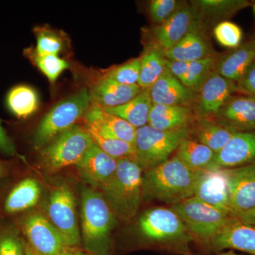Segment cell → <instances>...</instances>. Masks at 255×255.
Instances as JSON below:
<instances>
[{
	"instance_id": "1",
	"label": "cell",
	"mask_w": 255,
	"mask_h": 255,
	"mask_svg": "<svg viewBox=\"0 0 255 255\" xmlns=\"http://www.w3.org/2000/svg\"><path fill=\"white\" fill-rule=\"evenodd\" d=\"M203 170H194L176 156L142 176V196L174 205L193 197Z\"/></svg>"
},
{
	"instance_id": "2",
	"label": "cell",
	"mask_w": 255,
	"mask_h": 255,
	"mask_svg": "<svg viewBox=\"0 0 255 255\" xmlns=\"http://www.w3.org/2000/svg\"><path fill=\"white\" fill-rule=\"evenodd\" d=\"M142 176V169L135 159L117 160L113 176L100 187L116 217L124 221L135 217L141 203Z\"/></svg>"
},
{
	"instance_id": "3",
	"label": "cell",
	"mask_w": 255,
	"mask_h": 255,
	"mask_svg": "<svg viewBox=\"0 0 255 255\" xmlns=\"http://www.w3.org/2000/svg\"><path fill=\"white\" fill-rule=\"evenodd\" d=\"M82 237L89 253L107 255L116 216L105 198L95 189L85 188L82 192Z\"/></svg>"
},
{
	"instance_id": "4",
	"label": "cell",
	"mask_w": 255,
	"mask_h": 255,
	"mask_svg": "<svg viewBox=\"0 0 255 255\" xmlns=\"http://www.w3.org/2000/svg\"><path fill=\"white\" fill-rule=\"evenodd\" d=\"M90 105L89 92L82 89L53 106L42 119L33 134L32 141L34 147L43 148L60 134L75 127Z\"/></svg>"
},
{
	"instance_id": "5",
	"label": "cell",
	"mask_w": 255,
	"mask_h": 255,
	"mask_svg": "<svg viewBox=\"0 0 255 255\" xmlns=\"http://www.w3.org/2000/svg\"><path fill=\"white\" fill-rule=\"evenodd\" d=\"M192 238L206 246L221 233L236 216H231L195 196L172 206Z\"/></svg>"
},
{
	"instance_id": "6",
	"label": "cell",
	"mask_w": 255,
	"mask_h": 255,
	"mask_svg": "<svg viewBox=\"0 0 255 255\" xmlns=\"http://www.w3.org/2000/svg\"><path fill=\"white\" fill-rule=\"evenodd\" d=\"M191 127L169 131L157 130L149 125L139 128L133 144L135 160L142 170L153 168L169 159L183 140L191 137Z\"/></svg>"
},
{
	"instance_id": "7",
	"label": "cell",
	"mask_w": 255,
	"mask_h": 255,
	"mask_svg": "<svg viewBox=\"0 0 255 255\" xmlns=\"http://www.w3.org/2000/svg\"><path fill=\"white\" fill-rule=\"evenodd\" d=\"M93 143L86 129L75 125L41 149L42 162L53 172L76 166Z\"/></svg>"
},
{
	"instance_id": "8",
	"label": "cell",
	"mask_w": 255,
	"mask_h": 255,
	"mask_svg": "<svg viewBox=\"0 0 255 255\" xmlns=\"http://www.w3.org/2000/svg\"><path fill=\"white\" fill-rule=\"evenodd\" d=\"M14 223L25 244L37 255H59L66 248L56 228L42 215H24Z\"/></svg>"
},
{
	"instance_id": "9",
	"label": "cell",
	"mask_w": 255,
	"mask_h": 255,
	"mask_svg": "<svg viewBox=\"0 0 255 255\" xmlns=\"http://www.w3.org/2000/svg\"><path fill=\"white\" fill-rule=\"evenodd\" d=\"M76 214L75 198L70 189L65 185L55 188L48 201V217L66 248H77L80 243Z\"/></svg>"
},
{
	"instance_id": "10",
	"label": "cell",
	"mask_w": 255,
	"mask_h": 255,
	"mask_svg": "<svg viewBox=\"0 0 255 255\" xmlns=\"http://www.w3.org/2000/svg\"><path fill=\"white\" fill-rule=\"evenodd\" d=\"M142 236L158 243L192 239L179 215L172 208L157 207L145 211L139 219Z\"/></svg>"
},
{
	"instance_id": "11",
	"label": "cell",
	"mask_w": 255,
	"mask_h": 255,
	"mask_svg": "<svg viewBox=\"0 0 255 255\" xmlns=\"http://www.w3.org/2000/svg\"><path fill=\"white\" fill-rule=\"evenodd\" d=\"M238 94L236 82L211 72L196 94L193 110L197 118L212 119L233 95Z\"/></svg>"
},
{
	"instance_id": "12",
	"label": "cell",
	"mask_w": 255,
	"mask_h": 255,
	"mask_svg": "<svg viewBox=\"0 0 255 255\" xmlns=\"http://www.w3.org/2000/svg\"><path fill=\"white\" fill-rule=\"evenodd\" d=\"M195 23L192 8L187 3H181L174 14L163 23L157 25L150 31V43L165 51L175 46L190 31Z\"/></svg>"
},
{
	"instance_id": "13",
	"label": "cell",
	"mask_w": 255,
	"mask_h": 255,
	"mask_svg": "<svg viewBox=\"0 0 255 255\" xmlns=\"http://www.w3.org/2000/svg\"><path fill=\"white\" fill-rule=\"evenodd\" d=\"M10 185L0 194V215L14 217L36 205L41 191L36 179L24 177Z\"/></svg>"
},
{
	"instance_id": "14",
	"label": "cell",
	"mask_w": 255,
	"mask_h": 255,
	"mask_svg": "<svg viewBox=\"0 0 255 255\" xmlns=\"http://www.w3.org/2000/svg\"><path fill=\"white\" fill-rule=\"evenodd\" d=\"M212 119L235 132L255 131V98L233 95Z\"/></svg>"
},
{
	"instance_id": "15",
	"label": "cell",
	"mask_w": 255,
	"mask_h": 255,
	"mask_svg": "<svg viewBox=\"0 0 255 255\" xmlns=\"http://www.w3.org/2000/svg\"><path fill=\"white\" fill-rule=\"evenodd\" d=\"M230 206L235 216L255 208V164L226 169Z\"/></svg>"
},
{
	"instance_id": "16",
	"label": "cell",
	"mask_w": 255,
	"mask_h": 255,
	"mask_svg": "<svg viewBox=\"0 0 255 255\" xmlns=\"http://www.w3.org/2000/svg\"><path fill=\"white\" fill-rule=\"evenodd\" d=\"M252 164H255V131L238 132L216 154L210 169H234Z\"/></svg>"
},
{
	"instance_id": "17",
	"label": "cell",
	"mask_w": 255,
	"mask_h": 255,
	"mask_svg": "<svg viewBox=\"0 0 255 255\" xmlns=\"http://www.w3.org/2000/svg\"><path fill=\"white\" fill-rule=\"evenodd\" d=\"M194 196L220 211L235 216L230 206L228 177L226 169L203 170Z\"/></svg>"
},
{
	"instance_id": "18",
	"label": "cell",
	"mask_w": 255,
	"mask_h": 255,
	"mask_svg": "<svg viewBox=\"0 0 255 255\" xmlns=\"http://www.w3.org/2000/svg\"><path fill=\"white\" fill-rule=\"evenodd\" d=\"M148 90L152 105L192 108L196 98V94L184 86L167 68Z\"/></svg>"
},
{
	"instance_id": "19",
	"label": "cell",
	"mask_w": 255,
	"mask_h": 255,
	"mask_svg": "<svg viewBox=\"0 0 255 255\" xmlns=\"http://www.w3.org/2000/svg\"><path fill=\"white\" fill-rule=\"evenodd\" d=\"M75 167L86 182L101 187L113 176L117 169V160L107 155L94 142Z\"/></svg>"
},
{
	"instance_id": "20",
	"label": "cell",
	"mask_w": 255,
	"mask_h": 255,
	"mask_svg": "<svg viewBox=\"0 0 255 255\" xmlns=\"http://www.w3.org/2000/svg\"><path fill=\"white\" fill-rule=\"evenodd\" d=\"M251 4L247 0H199L193 1L191 8L196 22L204 28L208 25L228 21Z\"/></svg>"
},
{
	"instance_id": "21",
	"label": "cell",
	"mask_w": 255,
	"mask_h": 255,
	"mask_svg": "<svg viewBox=\"0 0 255 255\" xmlns=\"http://www.w3.org/2000/svg\"><path fill=\"white\" fill-rule=\"evenodd\" d=\"M209 246L216 251L233 249L255 255V227L235 218Z\"/></svg>"
},
{
	"instance_id": "22",
	"label": "cell",
	"mask_w": 255,
	"mask_h": 255,
	"mask_svg": "<svg viewBox=\"0 0 255 255\" xmlns=\"http://www.w3.org/2000/svg\"><path fill=\"white\" fill-rule=\"evenodd\" d=\"M138 85H126L102 78L89 92L91 104L102 108H114L127 103L142 91Z\"/></svg>"
},
{
	"instance_id": "23",
	"label": "cell",
	"mask_w": 255,
	"mask_h": 255,
	"mask_svg": "<svg viewBox=\"0 0 255 255\" xmlns=\"http://www.w3.org/2000/svg\"><path fill=\"white\" fill-rule=\"evenodd\" d=\"M163 53L166 59L171 61L193 62L214 56L203 28L196 21L192 28L180 41Z\"/></svg>"
},
{
	"instance_id": "24",
	"label": "cell",
	"mask_w": 255,
	"mask_h": 255,
	"mask_svg": "<svg viewBox=\"0 0 255 255\" xmlns=\"http://www.w3.org/2000/svg\"><path fill=\"white\" fill-rule=\"evenodd\" d=\"M216 60L215 55L193 62L167 60V68L184 86L197 94L210 74L215 70Z\"/></svg>"
},
{
	"instance_id": "25",
	"label": "cell",
	"mask_w": 255,
	"mask_h": 255,
	"mask_svg": "<svg viewBox=\"0 0 255 255\" xmlns=\"http://www.w3.org/2000/svg\"><path fill=\"white\" fill-rule=\"evenodd\" d=\"M255 61V38L221 55L216 60L215 70L236 83Z\"/></svg>"
},
{
	"instance_id": "26",
	"label": "cell",
	"mask_w": 255,
	"mask_h": 255,
	"mask_svg": "<svg viewBox=\"0 0 255 255\" xmlns=\"http://www.w3.org/2000/svg\"><path fill=\"white\" fill-rule=\"evenodd\" d=\"M84 121L95 126L104 133L134 144L136 128L123 119L106 112L100 106L91 104L84 116Z\"/></svg>"
},
{
	"instance_id": "27",
	"label": "cell",
	"mask_w": 255,
	"mask_h": 255,
	"mask_svg": "<svg viewBox=\"0 0 255 255\" xmlns=\"http://www.w3.org/2000/svg\"><path fill=\"white\" fill-rule=\"evenodd\" d=\"M196 118L191 107L152 105L147 125L169 131L190 128Z\"/></svg>"
},
{
	"instance_id": "28",
	"label": "cell",
	"mask_w": 255,
	"mask_h": 255,
	"mask_svg": "<svg viewBox=\"0 0 255 255\" xmlns=\"http://www.w3.org/2000/svg\"><path fill=\"white\" fill-rule=\"evenodd\" d=\"M191 138L204 144L215 153L226 145L236 132L220 125L212 119L197 118L191 127Z\"/></svg>"
},
{
	"instance_id": "29",
	"label": "cell",
	"mask_w": 255,
	"mask_h": 255,
	"mask_svg": "<svg viewBox=\"0 0 255 255\" xmlns=\"http://www.w3.org/2000/svg\"><path fill=\"white\" fill-rule=\"evenodd\" d=\"M152 107L149 90H144L136 97L120 107L103 109L108 113L123 119L137 129L148 124Z\"/></svg>"
},
{
	"instance_id": "30",
	"label": "cell",
	"mask_w": 255,
	"mask_h": 255,
	"mask_svg": "<svg viewBox=\"0 0 255 255\" xmlns=\"http://www.w3.org/2000/svg\"><path fill=\"white\" fill-rule=\"evenodd\" d=\"M39 105L38 93L26 85L14 86L6 96V106L10 113L20 120L28 119L36 112Z\"/></svg>"
},
{
	"instance_id": "31",
	"label": "cell",
	"mask_w": 255,
	"mask_h": 255,
	"mask_svg": "<svg viewBox=\"0 0 255 255\" xmlns=\"http://www.w3.org/2000/svg\"><path fill=\"white\" fill-rule=\"evenodd\" d=\"M216 153L207 146L191 137L183 140L176 151V157L194 170L211 168Z\"/></svg>"
},
{
	"instance_id": "32",
	"label": "cell",
	"mask_w": 255,
	"mask_h": 255,
	"mask_svg": "<svg viewBox=\"0 0 255 255\" xmlns=\"http://www.w3.org/2000/svg\"><path fill=\"white\" fill-rule=\"evenodd\" d=\"M138 83L142 90H148L167 68V59L162 50L147 45L140 57Z\"/></svg>"
},
{
	"instance_id": "33",
	"label": "cell",
	"mask_w": 255,
	"mask_h": 255,
	"mask_svg": "<svg viewBox=\"0 0 255 255\" xmlns=\"http://www.w3.org/2000/svg\"><path fill=\"white\" fill-rule=\"evenodd\" d=\"M84 128L86 129L96 145L107 155L117 160L124 158L135 160V151L133 144L119 140L104 133L95 126L87 122H85Z\"/></svg>"
},
{
	"instance_id": "34",
	"label": "cell",
	"mask_w": 255,
	"mask_h": 255,
	"mask_svg": "<svg viewBox=\"0 0 255 255\" xmlns=\"http://www.w3.org/2000/svg\"><path fill=\"white\" fill-rule=\"evenodd\" d=\"M23 54L51 84L55 83L60 75L69 68L68 62L59 58L58 55L41 54L34 48H26L23 50Z\"/></svg>"
},
{
	"instance_id": "35",
	"label": "cell",
	"mask_w": 255,
	"mask_h": 255,
	"mask_svg": "<svg viewBox=\"0 0 255 255\" xmlns=\"http://www.w3.org/2000/svg\"><path fill=\"white\" fill-rule=\"evenodd\" d=\"M0 255H26V245L14 222H0Z\"/></svg>"
},
{
	"instance_id": "36",
	"label": "cell",
	"mask_w": 255,
	"mask_h": 255,
	"mask_svg": "<svg viewBox=\"0 0 255 255\" xmlns=\"http://www.w3.org/2000/svg\"><path fill=\"white\" fill-rule=\"evenodd\" d=\"M36 38L35 50L44 55H58L64 48V41L61 36L48 26H38L34 28Z\"/></svg>"
},
{
	"instance_id": "37",
	"label": "cell",
	"mask_w": 255,
	"mask_h": 255,
	"mask_svg": "<svg viewBox=\"0 0 255 255\" xmlns=\"http://www.w3.org/2000/svg\"><path fill=\"white\" fill-rule=\"evenodd\" d=\"M140 70V58H137L110 69L105 73L104 78L110 79L122 85H137Z\"/></svg>"
},
{
	"instance_id": "38",
	"label": "cell",
	"mask_w": 255,
	"mask_h": 255,
	"mask_svg": "<svg viewBox=\"0 0 255 255\" xmlns=\"http://www.w3.org/2000/svg\"><path fill=\"white\" fill-rule=\"evenodd\" d=\"M214 35L221 46L230 49L241 46L243 37L241 28L230 21H222L216 24L214 28Z\"/></svg>"
},
{
	"instance_id": "39",
	"label": "cell",
	"mask_w": 255,
	"mask_h": 255,
	"mask_svg": "<svg viewBox=\"0 0 255 255\" xmlns=\"http://www.w3.org/2000/svg\"><path fill=\"white\" fill-rule=\"evenodd\" d=\"M180 2L175 0H153L149 6V14L152 21L158 25L170 17Z\"/></svg>"
},
{
	"instance_id": "40",
	"label": "cell",
	"mask_w": 255,
	"mask_h": 255,
	"mask_svg": "<svg viewBox=\"0 0 255 255\" xmlns=\"http://www.w3.org/2000/svg\"><path fill=\"white\" fill-rule=\"evenodd\" d=\"M238 94L255 98V61L237 82Z\"/></svg>"
},
{
	"instance_id": "41",
	"label": "cell",
	"mask_w": 255,
	"mask_h": 255,
	"mask_svg": "<svg viewBox=\"0 0 255 255\" xmlns=\"http://www.w3.org/2000/svg\"><path fill=\"white\" fill-rule=\"evenodd\" d=\"M0 152L8 157H18V151L12 138L0 120Z\"/></svg>"
},
{
	"instance_id": "42",
	"label": "cell",
	"mask_w": 255,
	"mask_h": 255,
	"mask_svg": "<svg viewBox=\"0 0 255 255\" xmlns=\"http://www.w3.org/2000/svg\"><path fill=\"white\" fill-rule=\"evenodd\" d=\"M14 173V166L11 162L0 159V190L4 187Z\"/></svg>"
},
{
	"instance_id": "43",
	"label": "cell",
	"mask_w": 255,
	"mask_h": 255,
	"mask_svg": "<svg viewBox=\"0 0 255 255\" xmlns=\"http://www.w3.org/2000/svg\"><path fill=\"white\" fill-rule=\"evenodd\" d=\"M237 218L242 222L251 225L255 227V208L251 211L238 215Z\"/></svg>"
},
{
	"instance_id": "44",
	"label": "cell",
	"mask_w": 255,
	"mask_h": 255,
	"mask_svg": "<svg viewBox=\"0 0 255 255\" xmlns=\"http://www.w3.org/2000/svg\"><path fill=\"white\" fill-rule=\"evenodd\" d=\"M59 255H94L90 253L80 251L77 248H65Z\"/></svg>"
},
{
	"instance_id": "45",
	"label": "cell",
	"mask_w": 255,
	"mask_h": 255,
	"mask_svg": "<svg viewBox=\"0 0 255 255\" xmlns=\"http://www.w3.org/2000/svg\"><path fill=\"white\" fill-rule=\"evenodd\" d=\"M26 245V244H25ZM26 255H37L34 252L32 251L31 249L26 245Z\"/></svg>"
},
{
	"instance_id": "46",
	"label": "cell",
	"mask_w": 255,
	"mask_h": 255,
	"mask_svg": "<svg viewBox=\"0 0 255 255\" xmlns=\"http://www.w3.org/2000/svg\"><path fill=\"white\" fill-rule=\"evenodd\" d=\"M220 255H243L237 254V253H233L232 251L227 252V253H223V254H221Z\"/></svg>"
},
{
	"instance_id": "47",
	"label": "cell",
	"mask_w": 255,
	"mask_h": 255,
	"mask_svg": "<svg viewBox=\"0 0 255 255\" xmlns=\"http://www.w3.org/2000/svg\"><path fill=\"white\" fill-rule=\"evenodd\" d=\"M253 9H254V12L255 14V4H254V6H253Z\"/></svg>"
}]
</instances>
